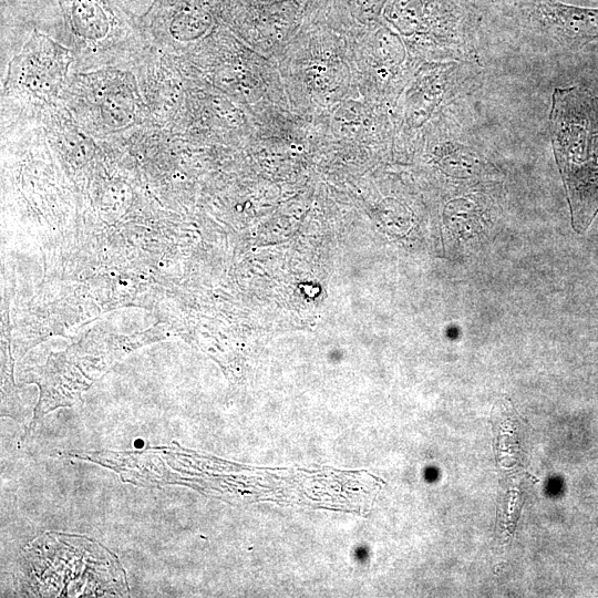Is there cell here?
<instances>
[{"mask_svg": "<svg viewBox=\"0 0 598 598\" xmlns=\"http://www.w3.org/2000/svg\"><path fill=\"white\" fill-rule=\"evenodd\" d=\"M482 82V73L474 60H454L433 65L410 87L403 103V121L408 128L422 127L442 109L464 105Z\"/></svg>", "mask_w": 598, "mask_h": 598, "instance_id": "7a4b0ae2", "label": "cell"}, {"mask_svg": "<svg viewBox=\"0 0 598 598\" xmlns=\"http://www.w3.org/2000/svg\"><path fill=\"white\" fill-rule=\"evenodd\" d=\"M549 131L573 226L582 234L598 213V96L579 86L556 87Z\"/></svg>", "mask_w": 598, "mask_h": 598, "instance_id": "6da1fadb", "label": "cell"}, {"mask_svg": "<svg viewBox=\"0 0 598 598\" xmlns=\"http://www.w3.org/2000/svg\"><path fill=\"white\" fill-rule=\"evenodd\" d=\"M69 62L66 49L34 32L10 63L11 85L24 95L48 97L61 85Z\"/></svg>", "mask_w": 598, "mask_h": 598, "instance_id": "3957f363", "label": "cell"}, {"mask_svg": "<svg viewBox=\"0 0 598 598\" xmlns=\"http://www.w3.org/2000/svg\"><path fill=\"white\" fill-rule=\"evenodd\" d=\"M543 21L566 47L579 49L598 39V9L543 1L538 4Z\"/></svg>", "mask_w": 598, "mask_h": 598, "instance_id": "277c9868", "label": "cell"}]
</instances>
